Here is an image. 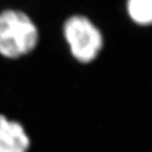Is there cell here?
Instances as JSON below:
<instances>
[{
  "label": "cell",
  "instance_id": "cell-1",
  "mask_svg": "<svg viewBox=\"0 0 152 152\" xmlns=\"http://www.w3.org/2000/svg\"><path fill=\"white\" fill-rule=\"evenodd\" d=\"M41 31L28 11L15 6L0 9V57L17 61L37 50Z\"/></svg>",
  "mask_w": 152,
  "mask_h": 152
},
{
  "label": "cell",
  "instance_id": "cell-2",
  "mask_svg": "<svg viewBox=\"0 0 152 152\" xmlns=\"http://www.w3.org/2000/svg\"><path fill=\"white\" fill-rule=\"evenodd\" d=\"M61 36L71 57L80 64H89L103 48V36L87 16L71 14L61 24Z\"/></svg>",
  "mask_w": 152,
  "mask_h": 152
},
{
  "label": "cell",
  "instance_id": "cell-3",
  "mask_svg": "<svg viewBox=\"0 0 152 152\" xmlns=\"http://www.w3.org/2000/svg\"><path fill=\"white\" fill-rule=\"evenodd\" d=\"M31 138L20 121L0 113V152H30Z\"/></svg>",
  "mask_w": 152,
  "mask_h": 152
},
{
  "label": "cell",
  "instance_id": "cell-4",
  "mask_svg": "<svg viewBox=\"0 0 152 152\" xmlns=\"http://www.w3.org/2000/svg\"><path fill=\"white\" fill-rule=\"evenodd\" d=\"M128 11L135 23L152 24V0H129Z\"/></svg>",
  "mask_w": 152,
  "mask_h": 152
}]
</instances>
